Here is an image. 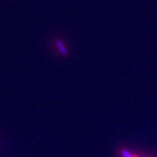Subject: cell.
<instances>
[{
	"label": "cell",
	"mask_w": 157,
	"mask_h": 157,
	"mask_svg": "<svg viewBox=\"0 0 157 157\" xmlns=\"http://www.w3.org/2000/svg\"><path fill=\"white\" fill-rule=\"evenodd\" d=\"M132 157H137V156H135V155H132Z\"/></svg>",
	"instance_id": "6da1fadb"
}]
</instances>
